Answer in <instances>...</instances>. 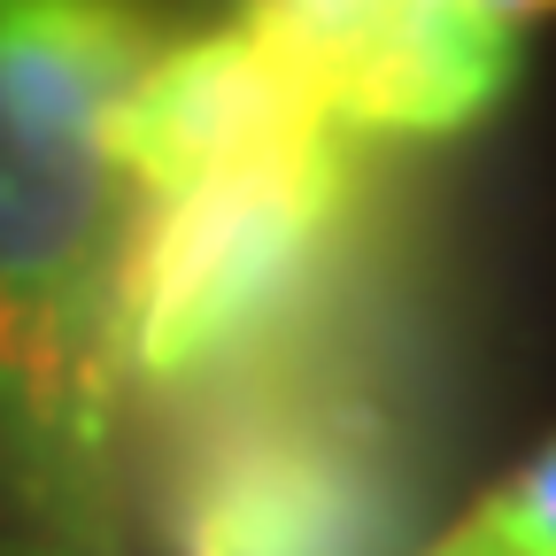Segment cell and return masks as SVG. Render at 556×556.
I'll return each instance as SVG.
<instances>
[{"label":"cell","mask_w":556,"mask_h":556,"mask_svg":"<svg viewBox=\"0 0 556 556\" xmlns=\"http://www.w3.org/2000/svg\"><path fill=\"white\" fill-rule=\"evenodd\" d=\"M155 47L148 0H0V526L16 556L124 548V101Z\"/></svg>","instance_id":"obj_1"},{"label":"cell","mask_w":556,"mask_h":556,"mask_svg":"<svg viewBox=\"0 0 556 556\" xmlns=\"http://www.w3.org/2000/svg\"><path fill=\"white\" fill-rule=\"evenodd\" d=\"M178 556H402L409 448L325 325L163 402Z\"/></svg>","instance_id":"obj_2"},{"label":"cell","mask_w":556,"mask_h":556,"mask_svg":"<svg viewBox=\"0 0 556 556\" xmlns=\"http://www.w3.org/2000/svg\"><path fill=\"white\" fill-rule=\"evenodd\" d=\"M364 232V139L325 131L139 193L124 348L131 394L170 402L332 317Z\"/></svg>","instance_id":"obj_3"},{"label":"cell","mask_w":556,"mask_h":556,"mask_svg":"<svg viewBox=\"0 0 556 556\" xmlns=\"http://www.w3.org/2000/svg\"><path fill=\"white\" fill-rule=\"evenodd\" d=\"M248 24L348 139H456L518 78V24L441 0H240Z\"/></svg>","instance_id":"obj_4"},{"label":"cell","mask_w":556,"mask_h":556,"mask_svg":"<svg viewBox=\"0 0 556 556\" xmlns=\"http://www.w3.org/2000/svg\"><path fill=\"white\" fill-rule=\"evenodd\" d=\"M325 131L340 124L302 93V78L248 24L163 39L124 101V155H131L139 193L302 148V139H325Z\"/></svg>","instance_id":"obj_5"},{"label":"cell","mask_w":556,"mask_h":556,"mask_svg":"<svg viewBox=\"0 0 556 556\" xmlns=\"http://www.w3.org/2000/svg\"><path fill=\"white\" fill-rule=\"evenodd\" d=\"M479 510L495 518L526 556H556V441H541Z\"/></svg>","instance_id":"obj_6"},{"label":"cell","mask_w":556,"mask_h":556,"mask_svg":"<svg viewBox=\"0 0 556 556\" xmlns=\"http://www.w3.org/2000/svg\"><path fill=\"white\" fill-rule=\"evenodd\" d=\"M417 556H526V548H518L495 518H486V510H471V518H456L441 541H426Z\"/></svg>","instance_id":"obj_7"},{"label":"cell","mask_w":556,"mask_h":556,"mask_svg":"<svg viewBox=\"0 0 556 556\" xmlns=\"http://www.w3.org/2000/svg\"><path fill=\"white\" fill-rule=\"evenodd\" d=\"M441 9H471V16H495V24H533L556 0H441Z\"/></svg>","instance_id":"obj_8"}]
</instances>
